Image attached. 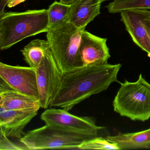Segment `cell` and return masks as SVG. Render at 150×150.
Returning <instances> with one entry per match:
<instances>
[{
	"label": "cell",
	"mask_w": 150,
	"mask_h": 150,
	"mask_svg": "<svg viewBox=\"0 0 150 150\" xmlns=\"http://www.w3.org/2000/svg\"><path fill=\"white\" fill-rule=\"evenodd\" d=\"M110 1V0H102V1L103 2V1Z\"/></svg>",
	"instance_id": "24"
},
{
	"label": "cell",
	"mask_w": 150,
	"mask_h": 150,
	"mask_svg": "<svg viewBox=\"0 0 150 150\" xmlns=\"http://www.w3.org/2000/svg\"><path fill=\"white\" fill-rule=\"evenodd\" d=\"M8 1V0H0V14L5 12L4 10Z\"/></svg>",
	"instance_id": "22"
},
{
	"label": "cell",
	"mask_w": 150,
	"mask_h": 150,
	"mask_svg": "<svg viewBox=\"0 0 150 150\" xmlns=\"http://www.w3.org/2000/svg\"><path fill=\"white\" fill-rule=\"evenodd\" d=\"M110 13L131 9H150V0H114L106 6Z\"/></svg>",
	"instance_id": "17"
},
{
	"label": "cell",
	"mask_w": 150,
	"mask_h": 150,
	"mask_svg": "<svg viewBox=\"0 0 150 150\" xmlns=\"http://www.w3.org/2000/svg\"><path fill=\"white\" fill-rule=\"evenodd\" d=\"M78 150H119L117 145L111 143L106 137H95L84 141L78 146Z\"/></svg>",
	"instance_id": "18"
},
{
	"label": "cell",
	"mask_w": 150,
	"mask_h": 150,
	"mask_svg": "<svg viewBox=\"0 0 150 150\" xmlns=\"http://www.w3.org/2000/svg\"><path fill=\"white\" fill-rule=\"evenodd\" d=\"M41 118L45 124L96 137H99V132L105 128L97 125L93 117L77 116L64 109H47L42 114Z\"/></svg>",
	"instance_id": "7"
},
{
	"label": "cell",
	"mask_w": 150,
	"mask_h": 150,
	"mask_svg": "<svg viewBox=\"0 0 150 150\" xmlns=\"http://www.w3.org/2000/svg\"><path fill=\"white\" fill-rule=\"evenodd\" d=\"M106 139L116 144L119 150L150 149V128L132 133L118 132L114 136H108Z\"/></svg>",
	"instance_id": "14"
},
{
	"label": "cell",
	"mask_w": 150,
	"mask_h": 150,
	"mask_svg": "<svg viewBox=\"0 0 150 150\" xmlns=\"http://www.w3.org/2000/svg\"><path fill=\"white\" fill-rule=\"evenodd\" d=\"M41 108L39 100L13 89L2 80H0V108L17 110Z\"/></svg>",
	"instance_id": "13"
},
{
	"label": "cell",
	"mask_w": 150,
	"mask_h": 150,
	"mask_svg": "<svg viewBox=\"0 0 150 150\" xmlns=\"http://www.w3.org/2000/svg\"><path fill=\"white\" fill-rule=\"evenodd\" d=\"M0 78L13 89L39 100L36 69L1 62Z\"/></svg>",
	"instance_id": "8"
},
{
	"label": "cell",
	"mask_w": 150,
	"mask_h": 150,
	"mask_svg": "<svg viewBox=\"0 0 150 150\" xmlns=\"http://www.w3.org/2000/svg\"><path fill=\"white\" fill-rule=\"evenodd\" d=\"M71 5H65L56 1L48 9L49 29L55 28L68 21Z\"/></svg>",
	"instance_id": "16"
},
{
	"label": "cell",
	"mask_w": 150,
	"mask_h": 150,
	"mask_svg": "<svg viewBox=\"0 0 150 150\" xmlns=\"http://www.w3.org/2000/svg\"><path fill=\"white\" fill-rule=\"evenodd\" d=\"M121 64H108L83 67L64 74L60 87L50 108H60L69 111L91 96L107 90L111 83L118 82Z\"/></svg>",
	"instance_id": "1"
},
{
	"label": "cell",
	"mask_w": 150,
	"mask_h": 150,
	"mask_svg": "<svg viewBox=\"0 0 150 150\" xmlns=\"http://www.w3.org/2000/svg\"><path fill=\"white\" fill-rule=\"evenodd\" d=\"M0 150H23L27 149L24 146H21L13 143L3 132L0 131Z\"/></svg>",
	"instance_id": "19"
},
{
	"label": "cell",
	"mask_w": 150,
	"mask_h": 150,
	"mask_svg": "<svg viewBox=\"0 0 150 150\" xmlns=\"http://www.w3.org/2000/svg\"><path fill=\"white\" fill-rule=\"evenodd\" d=\"M26 0H8L7 6L9 8H11L24 2Z\"/></svg>",
	"instance_id": "20"
},
{
	"label": "cell",
	"mask_w": 150,
	"mask_h": 150,
	"mask_svg": "<svg viewBox=\"0 0 150 150\" xmlns=\"http://www.w3.org/2000/svg\"><path fill=\"white\" fill-rule=\"evenodd\" d=\"M84 30L67 21L47 31V41L63 74L83 67L79 48Z\"/></svg>",
	"instance_id": "3"
},
{
	"label": "cell",
	"mask_w": 150,
	"mask_h": 150,
	"mask_svg": "<svg viewBox=\"0 0 150 150\" xmlns=\"http://www.w3.org/2000/svg\"><path fill=\"white\" fill-rule=\"evenodd\" d=\"M0 110V131L7 137L21 139L26 133L23 129L37 115L40 108H31L17 110Z\"/></svg>",
	"instance_id": "10"
},
{
	"label": "cell",
	"mask_w": 150,
	"mask_h": 150,
	"mask_svg": "<svg viewBox=\"0 0 150 150\" xmlns=\"http://www.w3.org/2000/svg\"><path fill=\"white\" fill-rule=\"evenodd\" d=\"M107 38H102L84 30L80 42V56L82 66L108 64L110 57Z\"/></svg>",
	"instance_id": "9"
},
{
	"label": "cell",
	"mask_w": 150,
	"mask_h": 150,
	"mask_svg": "<svg viewBox=\"0 0 150 150\" xmlns=\"http://www.w3.org/2000/svg\"><path fill=\"white\" fill-rule=\"evenodd\" d=\"M102 0H76L71 5L68 21L85 30L87 25L100 13Z\"/></svg>",
	"instance_id": "12"
},
{
	"label": "cell",
	"mask_w": 150,
	"mask_h": 150,
	"mask_svg": "<svg viewBox=\"0 0 150 150\" xmlns=\"http://www.w3.org/2000/svg\"><path fill=\"white\" fill-rule=\"evenodd\" d=\"M49 30L48 9L29 10L0 14V50H5L22 40Z\"/></svg>",
	"instance_id": "2"
},
{
	"label": "cell",
	"mask_w": 150,
	"mask_h": 150,
	"mask_svg": "<svg viewBox=\"0 0 150 150\" xmlns=\"http://www.w3.org/2000/svg\"><path fill=\"white\" fill-rule=\"evenodd\" d=\"M76 0H59V2L67 5H71Z\"/></svg>",
	"instance_id": "23"
},
{
	"label": "cell",
	"mask_w": 150,
	"mask_h": 150,
	"mask_svg": "<svg viewBox=\"0 0 150 150\" xmlns=\"http://www.w3.org/2000/svg\"><path fill=\"white\" fill-rule=\"evenodd\" d=\"M120 13L121 21L134 42L150 57V38L143 24V21L150 16V11L146 9H127Z\"/></svg>",
	"instance_id": "11"
},
{
	"label": "cell",
	"mask_w": 150,
	"mask_h": 150,
	"mask_svg": "<svg viewBox=\"0 0 150 150\" xmlns=\"http://www.w3.org/2000/svg\"><path fill=\"white\" fill-rule=\"evenodd\" d=\"M36 71L40 107L47 109L60 87L63 75L50 46L45 50L42 63Z\"/></svg>",
	"instance_id": "6"
},
{
	"label": "cell",
	"mask_w": 150,
	"mask_h": 150,
	"mask_svg": "<svg viewBox=\"0 0 150 150\" xmlns=\"http://www.w3.org/2000/svg\"><path fill=\"white\" fill-rule=\"evenodd\" d=\"M95 137H97L45 124L28 132L20 140L29 150L77 149L84 141Z\"/></svg>",
	"instance_id": "5"
},
{
	"label": "cell",
	"mask_w": 150,
	"mask_h": 150,
	"mask_svg": "<svg viewBox=\"0 0 150 150\" xmlns=\"http://www.w3.org/2000/svg\"><path fill=\"white\" fill-rule=\"evenodd\" d=\"M143 24L150 38V16L143 21Z\"/></svg>",
	"instance_id": "21"
},
{
	"label": "cell",
	"mask_w": 150,
	"mask_h": 150,
	"mask_svg": "<svg viewBox=\"0 0 150 150\" xmlns=\"http://www.w3.org/2000/svg\"><path fill=\"white\" fill-rule=\"evenodd\" d=\"M114 111L133 121L150 118V84L139 74L136 82L125 80L113 102Z\"/></svg>",
	"instance_id": "4"
},
{
	"label": "cell",
	"mask_w": 150,
	"mask_h": 150,
	"mask_svg": "<svg viewBox=\"0 0 150 150\" xmlns=\"http://www.w3.org/2000/svg\"><path fill=\"white\" fill-rule=\"evenodd\" d=\"M50 47L48 41L37 39L31 41L21 51L26 63L37 69L42 63L46 49Z\"/></svg>",
	"instance_id": "15"
}]
</instances>
